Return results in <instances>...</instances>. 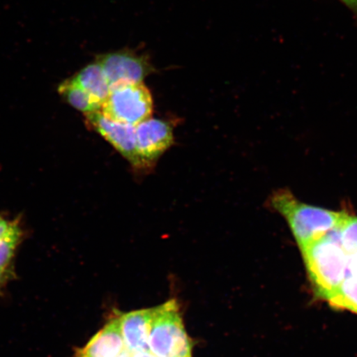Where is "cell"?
<instances>
[{
	"instance_id": "obj_1",
	"label": "cell",
	"mask_w": 357,
	"mask_h": 357,
	"mask_svg": "<svg viewBox=\"0 0 357 357\" xmlns=\"http://www.w3.org/2000/svg\"><path fill=\"white\" fill-rule=\"evenodd\" d=\"M270 201L271 207L287 220L300 249L340 229L348 217L344 212L302 203L287 190L276 192Z\"/></svg>"
},
{
	"instance_id": "obj_2",
	"label": "cell",
	"mask_w": 357,
	"mask_h": 357,
	"mask_svg": "<svg viewBox=\"0 0 357 357\" xmlns=\"http://www.w3.org/2000/svg\"><path fill=\"white\" fill-rule=\"evenodd\" d=\"M301 251L318 296L327 301L347 276L348 254L342 248L339 229Z\"/></svg>"
},
{
	"instance_id": "obj_3",
	"label": "cell",
	"mask_w": 357,
	"mask_h": 357,
	"mask_svg": "<svg viewBox=\"0 0 357 357\" xmlns=\"http://www.w3.org/2000/svg\"><path fill=\"white\" fill-rule=\"evenodd\" d=\"M149 350L158 357H192V343L175 300L153 307Z\"/></svg>"
},
{
	"instance_id": "obj_4",
	"label": "cell",
	"mask_w": 357,
	"mask_h": 357,
	"mask_svg": "<svg viewBox=\"0 0 357 357\" xmlns=\"http://www.w3.org/2000/svg\"><path fill=\"white\" fill-rule=\"evenodd\" d=\"M101 109L107 118L136 127L151 118L153 97L142 83L118 84L111 88Z\"/></svg>"
},
{
	"instance_id": "obj_5",
	"label": "cell",
	"mask_w": 357,
	"mask_h": 357,
	"mask_svg": "<svg viewBox=\"0 0 357 357\" xmlns=\"http://www.w3.org/2000/svg\"><path fill=\"white\" fill-rule=\"evenodd\" d=\"M97 61L111 88L121 84L142 83L153 73V66L145 56L126 50L100 56Z\"/></svg>"
},
{
	"instance_id": "obj_6",
	"label": "cell",
	"mask_w": 357,
	"mask_h": 357,
	"mask_svg": "<svg viewBox=\"0 0 357 357\" xmlns=\"http://www.w3.org/2000/svg\"><path fill=\"white\" fill-rule=\"evenodd\" d=\"M86 119L89 124L134 167L144 168L137 154L136 127L107 118L101 111L86 114Z\"/></svg>"
},
{
	"instance_id": "obj_7",
	"label": "cell",
	"mask_w": 357,
	"mask_h": 357,
	"mask_svg": "<svg viewBox=\"0 0 357 357\" xmlns=\"http://www.w3.org/2000/svg\"><path fill=\"white\" fill-rule=\"evenodd\" d=\"M136 142L144 167H151L172 145V128L163 120L150 118L137 125Z\"/></svg>"
},
{
	"instance_id": "obj_8",
	"label": "cell",
	"mask_w": 357,
	"mask_h": 357,
	"mask_svg": "<svg viewBox=\"0 0 357 357\" xmlns=\"http://www.w3.org/2000/svg\"><path fill=\"white\" fill-rule=\"evenodd\" d=\"M153 309L127 312L119 317L125 349L129 354L149 350Z\"/></svg>"
},
{
	"instance_id": "obj_9",
	"label": "cell",
	"mask_w": 357,
	"mask_h": 357,
	"mask_svg": "<svg viewBox=\"0 0 357 357\" xmlns=\"http://www.w3.org/2000/svg\"><path fill=\"white\" fill-rule=\"evenodd\" d=\"M125 351L119 317H117L96 334L78 351L77 357H119Z\"/></svg>"
},
{
	"instance_id": "obj_10",
	"label": "cell",
	"mask_w": 357,
	"mask_h": 357,
	"mask_svg": "<svg viewBox=\"0 0 357 357\" xmlns=\"http://www.w3.org/2000/svg\"><path fill=\"white\" fill-rule=\"evenodd\" d=\"M80 87L101 105L109 97L111 87L99 62L84 67L73 78Z\"/></svg>"
},
{
	"instance_id": "obj_11",
	"label": "cell",
	"mask_w": 357,
	"mask_h": 357,
	"mask_svg": "<svg viewBox=\"0 0 357 357\" xmlns=\"http://www.w3.org/2000/svg\"><path fill=\"white\" fill-rule=\"evenodd\" d=\"M58 91L71 106L86 114L100 111L102 108V105L80 87L74 79L66 80L58 88Z\"/></svg>"
},
{
	"instance_id": "obj_12",
	"label": "cell",
	"mask_w": 357,
	"mask_h": 357,
	"mask_svg": "<svg viewBox=\"0 0 357 357\" xmlns=\"http://www.w3.org/2000/svg\"><path fill=\"white\" fill-rule=\"evenodd\" d=\"M327 301L336 309L349 310L357 314V280L346 278Z\"/></svg>"
},
{
	"instance_id": "obj_13",
	"label": "cell",
	"mask_w": 357,
	"mask_h": 357,
	"mask_svg": "<svg viewBox=\"0 0 357 357\" xmlns=\"http://www.w3.org/2000/svg\"><path fill=\"white\" fill-rule=\"evenodd\" d=\"M341 243L347 254L357 252V218L348 215L339 229Z\"/></svg>"
},
{
	"instance_id": "obj_14",
	"label": "cell",
	"mask_w": 357,
	"mask_h": 357,
	"mask_svg": "<svg viewBox=\"0 0 357 357\" xmlns=\"http://www.w3.org/2000/svg\"><path fill=\"white\" fill-rule=\"evenodd\" d=\"M21 236L0 240V270H6L10 265Z\"/></svg>"
},
{
	"instance_id": "obj_15",
	"label": "cell",
	"mask_w": 357,
	"mask_h": 357,
	"mask_svg": "<svg viewBox=\"0 0 357 357\" xmlns=\"http://www.w3.org/2000/svg\"><path fill=\"white\" fill-rule=\"evenodd\" d=\"M21 236L19 225L0 217V240L13 238V236Z\"/></svg>"
},
{
	"instance_id": "obj_16",
	"label": "cell",
	"mask_w": 357,
	"mask_h": 357,
	"mask_svg": "<svg viewBox=\"0 0 357 357\" xmlns=\"http://www.w3.org/2000/svg\"><path fill=\"white\" fill-rule=\"evenodd\" d=\"M357 280V252L348 254L346 278Z\"/></svg>"
},
{
	"instance_id": "obj_17",
	"label": "cell",
	"mask_w": 357,
	"mask_h": 357,
	"mask_svg": "<svg viewBox=\"0 0 357 357\" xmlns=\"http://www.w3.org/2000/svg\"><path fill=\"white\" fill-rule=\"evenodd\" d=\"M357 17V0H340Z\"/></svg>"
},
{
	"instance_id": "obj_18",
	"label": "cell",
	"mask_w": 357,
	"mask_h": 357,
	"mask_svg": "<svg viewBox=\"0 0 357 357\" xmlns=\"http://www.w3.org/2000/svg\"><path fill=\"white\" fill-rule=\"evenodd\" d=\"M130 357H158L151 354L150 351L135 352V354H130Z\"/></svg>"
},
{
	"instance_id": "obj_19",
	"label": "cell",
	"mask_w": 357,
	"mask_h": 357,
	"mask_svg": "<svg viewBox=\"0 0 357 357\" xmlns=\"http://www.w3.org/2000/svg\"><path fill=\"white\" fill-rule=\"evenodd\" d=\"M6 270H0V287L4 282L6 278Z\"/></svg>"
},
{
	"instance_id": "obj_20",
	"label": "cell",
	"mask_w": 357,
	"mask_h": 357,
	"mask_svg": "<svg viewBox=\"0 0 357 357\" xmlns=\"http://www.w3.org/2000/svg\"><path fill=\"white\" fill-rule=\"evenodd\" d=\"M119 357H130V354H129V352L127 351H125L123 354L120 355Z\"/></svg>"
}]
</instances>
